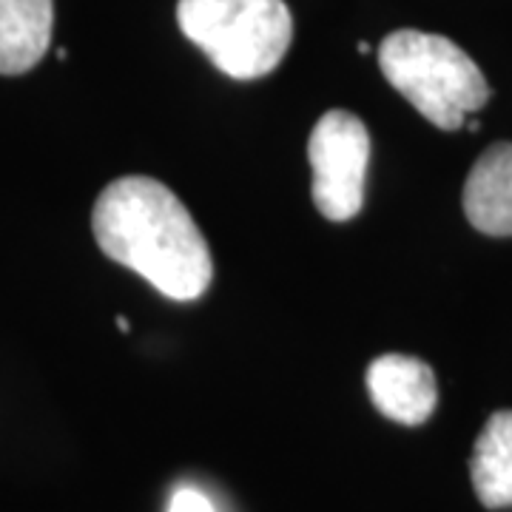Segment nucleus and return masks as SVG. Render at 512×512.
<instances>
[{"label":"nucleus","instance_id":"obj_1","mask_svg":"<svg viewBox=\"0 0 512 512\" xmlns=\"http://www.w3.org/2000/svg\"><path fill=\"white\" fill-rule=\"evenodd\" d=\"M92 231L103 254L174 302H194L211 285L214 262L202 231L180 197L151 177L106 185L94 202Z\"/></svg>","mask_w":512,"mask_h":512},{"label":"nucleus","instance_id":"obj_2","mask_svg":"<svg viewBox=\"0 0 512 512\" xmlns=\"http://www.w3.org/2000/svg\"><path fill=\"white\" fill-rule=\"evenodd\" d=\"M379 66L387 83L436 128L456 131L467 126L490 100L487 77L473 57L450 37L419 29H399L379 46Z\"/></svg>","mask_w":512,"mask_h":512},{"label":"nucleus","instance_id":"obj_3","mask_svg":"<svg viewBox=\"0 0 512 512\" xmlns=\"http://www.w3.org/2000/svg\"><path fill=\"white\" fill-rule=\"evenodd\" d=\"M177 23L234 80H256L274 72L293 40V18L285 0H180Z\"/></svg>","mask_w":512,"mask_h":512},{"label":"nucleus","instance_id":"obj_4","mask_svg":"<svg viewBox=\"0 0 512 512\" xmlns=\"http://www.w3.org/2000/svg\"><path fill=\"white\" fill-rule=\"evenodd\" d=\"M313 171V202L330 222H348L365 202L370 134L367 126L345 109L319 117L308 140Z\"/></svg>","mask_w":512,"mask_h":512},{"label":"nucleus","instance_id":"obj_5","mask_svg":"<svg viewBox=\"0 0 512 512\" xmlns=\"http://www.w3.org/2000/svg\"><path fill=\"white\" fill-rule=\"evenodd\" d=\"M367 393L390 421L419 427L436 413L439 384L427 362L404 353H384L367 367Z\"/></svg>","mask_w":512,"mask_h":512},{"label":"nucleus","instance_id":"obj_6","mask_svg":"<svg viewBox=\"0 0 512 512\" xmlns=\"http://www.w3.org/2000/svg\"><path fill=\"white\" fill-rule=\"evenodd\" d=\"M464 214L487 237H512V143H495L464 183Z\"/></svg>","mask_w":512,"mask_h":512},{"label":"nucleus","instance_id":"obj_7","mask_svg":"<svg viewBox=\"0 0 512 512\" xmlns=\"http://www.w3.org/2000/svg\"><path fill=\"white\" fill-rule=\"evenodd\" d=\"M52 0H0V74L35 69L52 40Z\"/></svg>","mask_w":512,"mask_h":512},{"label":"nucleus","instance_id":"obj_8","mask_svg":"<svg viewBox=\"0 0 512 512\" xmlns=\"http://www.w3.org/2000/svg\"><path fill=\"white\" fill-rule=\"evenodd\" d=\"M470 478L487 510L512 507V410L493 413L478 433Z\"/></svg>","mask_w":512,"mask_h":512},{"label":"nucleus","instance_id":"obj_9","mask_svg":"<svg viewBox=\"0 0 512 512\" xmlns=\"http://www.w3.org/2000/svg\"><path fill=\"white\" fill-rule=\"evenodd\" d=\"M168 512H217L211 498L202 495L200 490L194 487H183L177 493L171 495V504H168Z\"/></svg>","mask_w":512,"mask_h":512}]
</instances>
